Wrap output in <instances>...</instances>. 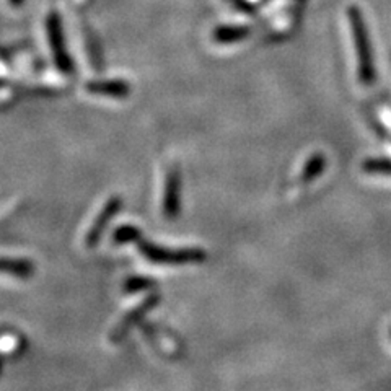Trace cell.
<instances>
[{"label": "cell", "instance_id": "6da1fadb", "mask_svg": "<svg viewBox=\"0 0 391 391\" xmlns=\"http://www.w3.org/2000/svg\"><path fill=\"white\" fill-rule=\"evenodd\" d=\"M348 18L351 23V31L354 36L357 59H359V77L362 84H372L375 79V70H373V57H372V46L368 41V31L363 23L362 13L357 7L348 9Z\"/></svg>", "mask_w": 391, "mask_h": 391}, {"label": "cell", "instance_id": "7a4b0ae2", "mask_svg": "<svg viewBox=\"0 0 391 391\" xmlns=\"http://www.w3.org/2000/svg\"><path fill=\"white\" fill-rule=\"evenodd\" d=\"M141 255L153 264L165 266H181V264H194L206 260V253L199 248H185V250H170V248L153 245L150 241H137Z\"/></svg>", "mask_w": 391, "mask_h": 391}, {"label": "cell", "instance_id": "3957f363", "mask_svg": "<svg viewBox=\"0 0 391 391\" xmlns=\"http://www.w3.org/2000/svg\"><path fill=\"white\" fill-rule=\"evenodd\" d=\"M48 38H49V44H51L54 62H56L57 69L64 74H72L74 72L72 57L69 56L67 46H65L62 25H60L57 13L54 12L49 15L48 18Z\"/></svg>", "mask_w": 391, "mask_h": 391}, {"label": "cell", "instance_id": "277c9868", "mask_svg": "<svg viewBox=\"0 0 391 391\" xmlns=\"http://www.w3.org/2000/svg\"><path fill=\"white\" fill-rule=\"evenodd\" d=\"M121 207H123V199H121L119 196H113L111 199H109L106 204H104L103 209H101V212L98 214L97 219H95V222H93V225H92L90 230H88V233H87L85 245L88 248L97 246L98 241L101 240L104 230H106L109 222H111V219L119 214Z\"/></svg>", "mask_w": 391, "mask_h": 391}, {"label": "cell", "instance_id": "5b68a950", "mask_svg": "<svg viewBox=\"0 0 391 391\" xmlns=\"http://www.w3.org/2000/svg\"><path fill=\"white\" fill-rule=\"evenodd\" d=\"M181 176L176 168L168 170L167 180H165L163 191V214L167 219H175L180 214L181 207Z\"/></svg>", "mask_w": 391, "mask_h": 391}, {"label": "cell", "instance_id": "8992f818", "mask_svg": "<svg viewBox=\"0 0 391 391\" xmlns=\"http://www.w3.org/2000/svg\"><path fill=\"white\" fill-rule=\"evenodd\" d=\"M158 304V295H150L148 297L147 300L142 302V304L139 307H136L134 310L129 312L128 315H126L123 319H121L119 324L116 326V329H114L113 334H111V341H114V343H116V341H121L124 338L126 334L129 333V329L134 326V324L137 321H141L142 316L145 315V313L150 310V308H153Z\"/></svg>", "mask_w": 391, "mask_h": 391}, {"label": "cell", "instance_id": "52a82bcc", "mask_svg": "<svg viewBox=\"0 0 391 391\" xmlns=\"http://www.w3.org/2000/svg\"><path fill=\"white\" fill-rule=\"evenodd\" d=\"M88 93L109 98H126L129 97L131 87L123 80H97L87 84Z\"/></svg>", "mask_w": 391, "mask_h": 391}, {"label": "cell", "instance_id": "ba28073f", "mask_svg": "<svg viewBox=\"0 0 391 391\" xmlns=\"http://www.w3.org/2000/svg\"><path fill=\"white\" fill-rule=\"evenodd\" d=\"M35 271L28 260H12V258H0V272H7L16 277H30Z\"/></svg>", "mask_w": 391, "mask_h": 391}, {"label": "cell", "instance_id": "9c48e42d", "mask_svg": "<svg viewBox=\"0 0 391 391\" xmlns=\"http://www.w3.org/2000/svg\"><path fill=\"white\" fill-rule=\"evenodd\" d=\"M248 35H250V28L246 26H219L214 31V40L222 44L238 43L243 41Z\"/></svg>", "mask_w": 391, "mask_h": 391}, {"label": "cell", "instance_id": "30bf717a", "mask_svg": "<svg viewBox=\"0 0 391 391\" xmlns=\"http://www.w3.org/2000/svg\"><path fill=\"white\" fill-rule=\"evenodd\" d=\"M139 240H142V232L136 225H121L113 233V241L118 245L137 243Z\"/></svg>", "mask_w": 391, "mask_h": 391}, {"label": "cell", "instance_id": "8fae6325", "mask_svg": "<svg viewBox=\"0 0 391 391\" xmlns=\"http://www.w3.org/2000/svg\"><path fill=\"white\" fill-rule=\"evenodd\" d=\"M363 172L372 175H387L391 176V160L382 158H368L363 162Z\"/></svg>", "mask_w": 391, "mask_h": 391}, {"label": "cell", "instance_id": "7c38bea8", "mask_svg": "<svg viewBox=\"0 0 391 391\" xmlns=\"http://www.w3.org/2000/svg\"><path fill=\"white\" fill-rule=\"evenodd\" d=\"M324 170V158L321 155H313L304 168V175H302V181H312L315 180L318 175H321Z\"/></svg>", "mask_w": 391, "mask_h": 391}, {"label": "cell", "instance_id": "4fadbf2b", "mask_svg": "<svg viewBox=\"0 0 391 391\" xmlns=\"http://www.w3.org/2000/svg\"><path fill=\"white\" fill-rule=\"evenodd\" d=\"M150 287H153V282L150 279H145V277H131L126 280L124 284V290L131 292V294H136V292H141V290H147Z\"/></svg>", "mask_w": 391, "mask_h": 391}, {"label": "cell", "instance_id": "5bb4252c", "mask_svg": "<svg viewBox=\"0 0 391 391\" xmlns=\"http://www.w3.org/2000/svg\"><path fill=\"white\" fill-rule=\"evenodd\" d=\"M10 2H12V5H20L23 0H10Z\"/></svg>", "mask_w": 391, "mask_h": 391}, {"label": "cell", "instance_id": "9a60e30c", "mask_svg": "<svg viewBox=\"0 0 391 391\" xmlns=\"http://www.w3.org/2000/svg\"><path fill=\"white\" fill-rule=\"evenodd\" d=\"M2 367H4V360H2V357H0V373H2Z\"/></svg>", "mask_w": 391, "mask_h": 391}]
</instances>
